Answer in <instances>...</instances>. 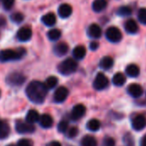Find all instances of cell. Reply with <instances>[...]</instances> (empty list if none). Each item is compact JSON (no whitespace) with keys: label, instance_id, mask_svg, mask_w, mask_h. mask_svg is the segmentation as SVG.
<instances>
[{"label":"cell","instance_id":"obj_41","mask_svg":"<svg viewBox=\"0 0 146 146\" xmlns=\"http://www.w3.org/2000/svg\"><path fill=\"white\" fill-rule=\"evenodd\" d=\"M141 146H146V135L141 140Z\"/></svg>","mask_w":146,"mask_h":146},{"label":"cell","instance_id":"obj_7","mask_svg":"<svg viewBox=\"0 0 146 146\" xmlns=\"http://www.w3.org/2000/svg\"><path fill=\"white\" fill-rule=\"evenodd\" d=\"M109 85V80L103 73H99L97 74L94 81H93V87L98 91H102L105 89Z\"/></svg>","mask_w":146,"mask_h":146},{"label":"cell","instance_id":"obj_42","mask_svg":"<svg viewBox=\"0 0 146 146\" xmlns=\"http://www.w3.org/2000/svg\"><path fill=\"white\" fill-rule=\"evenodd\" d=\"M7 146H15V145H12V144H10V145H7Z\"/></svg>","mask_w":146,"mask_h":146},{"label":"cell","instance_id":"obj_14","mask_svg":"<svg viewBox=\"0 0 146 146\" xmlns=\"http://www.w3.org/2000/svg\"><path fill=\"white\" fill-rule=\"evenodd\" d=\"M73 12L72 6L68 3H62L58 8V15L62 18H68Z\"/></svg>","mask_w":146,"mask_h":146},{"label":"cell","instance_id":"obj_40","mask_svg":"<svg viewBox=\"0 0 146 146\" xmlns=\"http://www.w3.org/2000/svg\"><path fill=\"white\" fill-rule=\"evenodd\" d=\"M46 146H62V145L57 141H52V142L49 143Z\"/></svg>","mask_w":146,"mask_h":146},{"label":"cell","instance_id":"obj_20","mask_svg":"<svg viewBox=\"0 0 146 146\" xmlns=\"http://www.w3.org/2000/svg\"><path fill=\"white\" fill-rule=\"evenodd\" d=\"M139 73H140L139 68L136 64L132 63V64H129L128 66H127V68H126V74L129 77H132V78L138 77Z\"/></svg>","mask_w":146,"mask_h":146},{"label":"cell","instance_id":"obj_39","mask_svg":"<svg viewBox=\"0 0 146 146\" xmlns=\"http://www.w3.org/2000/svg\"><path fill=\"white\" fill-rule=\"evenodd\" d=\"M98 48V43H97V42L93 41V42H92V43L90 44V49H91V50H96Z\"/></svg>","mask_w":146,"mask_h":146},{"label":"cell","instance_id":"obj_2","mask_svg":"<svg viewBox=\"0 0 146 146\" xmlns=\"http://www.w3.org/2000/svg\"><path fill=\"white\" fill-rule=\"evenodd\" d=\"M27 51L24 48L21 47L16 50H3L0 51V62H6L9 61H16L21 59L25 55Z\"/></svg>","mask_w":146,"mask_h":146},{"label":"cell","instance_id":"obj_3","mask_svg":"<svg viewBox=\"0 0 146 146\" xmlns=\"http://www.w3.org/2000/svg\"><path fill=\"white\" fill-rule=\"evenodd\" d=\"M78 68V62L74 58H68L62 61L57 67L58 72L62 75H70Z\"/></svg>","mask_w":146,"mask_h":146},{"label":"cell","instance_id":"obj_12","mask_svg":"<svg viewBox=\"0 0 146 146\" xmlns=\"http://www.w3.org/2000/svg\"><path fill=\"white\" fill-rule=\"evenodd\" d=\"M127 92L131 97H133L134 98H139L143 94V88L140 85L133 83V84H131L128 86Z\"/></svg>","mask_w":146,"mask_h":146},{"label":"cell","instance_id":"obj_27","mask_svg":"<svg viewBox=\"0 0 146 146\" xmlns=\"http://www.w3.org/2000/svg\"><path fill=\"white\" fill-rule=\"evenodd\" d=\"M81 146H97L98 145V142L96 140V139L91 135H86L85 136L80 143Z\"/></svg>","mask_w":146,"mask_h":146},{"label":"cell","instance_id":"obj_5","mask_svg":"<svg viewBox=\"0 0 146 146\" xmlns=\"http://www.w3.org/2000/svg\"><path fill=\"white\" fill-rule=\"evenodd\" d=\"M15 130L21 134H27L33 133L35 131V127L33 124L20 120L15 122Z\"/></svg>","mask_w":146,"mask_h":146},{"label":"cell","instance_id":"obj_25","mask_svg":"<svg viewBox=\"0 0 146 146\" xmlns=\"http://www.w3.org/2000/svg\"><path fill=\"white\" fill-rule=\"evenodd\" d=\"M112 82L116 86H121L126 82V76L122 73H116L113 77Z\"/></svg>","mask_w":146,"mask_h":146},{"label":"cell","instance_id":"obj_26","mask_svg":"<svg viewBox=\"0 0 146 146\" xmlns=\"http://www.w3.org/2000/svg\"><path fill=\"white\" fill-rule=\"evenodd\" d=\"M100 126H101V123L97 119H92L86 124L87 129L90 130L91 132H97V131H98L100 129Z\"/></svg>","mask_w":146,"mask_h":146},{"label":"cell","instance_id":"obj_10","mask_svg":"<svg viewBox=\"0 0 146 146\" xmlns=\"http://www.w3.org/2000/svg\"><path fill=\"white\" fill-rule=\"evenodd\" d=\"M86 107L80 104H76L73 110H72V112H71V118L73 121H78L80 120L81 117H83L86 114Z\"/></svg>","mask_w":146,"mask_h":146},{"label":"cell","instance_id":"obj_9","mask_svg":"<svg viewBox=\"0 0 146 146\" xmlns=\"http://www.w3.org/2000/svg\"><path fill=\"white\" fill-rule=\"evenodd\" d=\"M68 96V90L65 86L58 87L54 93V101L57 104L64 102Z\"/></svg>","mask_w":146,"mask_h":146},{"label":"cell","instance_id":"obj_16","mask_svg":"<svg viewBox=\"0 0 146 146\" xmlns=\"http://www.w3.org/2000/svg\"><path fill=\"white\" fill-rule=\"evenodd\" d=\"M41 21L47 27H53L56 23V17L53 13H47L42 16Z\"/></svg>","mask_w":146,"mask_h":146},{"label":"cell","instance_id":"obj_28","mask_svg":"<svg viewBox=\"0 0 146 146\" xmlns=\"http://www.w3.org/2000/svg\"><path fill=\"white\" fill-rule=\"evenodd\" d=\"M62 36V33L59 29L53 28L47 33V37L50 41H57Z\"/></svg>","mask_w":146,"mask_h":146},{"label":"cell","instance_id":"obj_29","mask_svg":"<svg viewBox=\"0 0 146 146\" xmlns=\"http://www.w3.org/2000/svg\"><path fill=\"white\" fill-rule=\"evenodd\" d=\"M57 83H58V80H57L56 77L50 76V77H48L46 79V80H45V82L44 84V86H46V88L48 90H51V89H53V88H55L56 86Z\"/></svg>","mask_w":146,"mask_h":146},{"label":"cell","instance_id":"obj_13","mask_svg":"<svg viewBox=\"0 0 146 146\" xmlns=\"http://www.w3.org/2000/svg\"><path fill=\"white\" fill-rule=\"evenodd\" d=\"M68 50H69V47H68V44H66L64 42H59L54 46L53 51L57 56H62L68 53Z\"/></svg>","mask_w":146,"mask_h":146},{"label":"cell","instance_id":"obj_38","mask_svg":"<svg viewBox=\"0 0 146 146\" xmlns=\"http://www.w3.org/2000/svg\"><path fill=\"white\" fill-rule=\"evenodd\" d=\"M16 146H33V142L27 139H21L18 141Z\"/></svg>","mask_w":146,"mask_h":146},{"label":"cell","instance_id":"obj_34","mask_svg":"<svg viewBox=\"0 0 146 146\" xmlns=\"http://www.w3.org/2000/svg\"><path fill=\"white\" fill-rule=\"evenodd\" d=\"M79 133V130L76 127H72L68 129V137L70 139H73L74 137H76Z\"/></svg>","mask_w":146,"mask_h":146},{"label":"cell","instance_id":"obj_24","mask_svg":"<svg viewBox=\"0 0 146 146\" xmlns=\"http://www.w3.org/2000/svg\"><path fill=\"white\" fill-rule=\"evenodd\" d=\"M107 7L106 0H94L92 3V9L95 12H101Z\"/></svg>","mask_w":146,"mask_h":146},{"label":"cell","instance_id":"obj_4","mask_svg":"<svg viewBox=\"0 0 146 146\" xmlns=\"http://www.w3.org/2000/svg\"><path fill=\"white\" fill-rule=\"evenodd\" d=\"M105 35H106L107 39L110 42H113V43H117V42L121 41L122 38L121 32L116 27H110L106 30Z\"/></svg>","mask_w":146,"mask_h":146},{"label":"cell","instance_id":"obj_8","mask_svg":"<svg viewBox=\"0 0 146 146\" xmlns=\"http://www.w3.org/2000/svg\"><path fill=\"white\" fill-rule=\"evenodd\" d=\"M33 36V31L29 27H23L18 30L16 33V38L21 42H27L31 39Z\"/></svg>","mask_w":146,"mask_h":146},{"label":"cell","instance_id":"obj_17","mask_svg":"<svg viewBox=\"0 0 146 146\" xmlns=\"http://www.w3.org/2000/svg\"><path fill=\"white\" fill-rule=\"evenodd\" d=\"M38 121L43 128H50L53 125V118L48 114L42 115Z\"/></svg>","mask_w":146,"mask_h":146},{"label":"cell","instance_id":"obj_33","mask_svg":"<svg viewBox=\"0 0 146 146\" xmlns=\"http://www.w3.org/2000/svg\"><path fill=\"white\" fill-rule=\"evenodd\" d=\"M138 18L142 24H146V8H142L139 10Z\"/></svg>","mask_w":146,"mask_h":146},{"label":"cell","instance_id":"obj_19","mask_svg":"<svg viewBox=\"0 0 146 146\" xmlns=\"http://www.w3.org/2000/svg\"><path fill=\"white\" fill-rule=\"evenodd\" d=\"M86 50L83 45H78L73 50V56L75 58V60L83 59L86 56Z\"/></svg>","mask_w":146,"mask_h":146},{"label":"cell","instance_id":"obj_35","mask_svg":"<svg viewBox=\"0 0 146 146\" xmlns=\"http://www.w3.org/2000/svg\"><path fill=\"white\" fill-rule=\"evenodd\" d=\"M102 146H115V141L113 138L106 137L103 141Z\"/></svg>","mask_w":146,"mask_h":146},{"label":"cell","instance_id":"obj_37","mask_svg":"<svg viewBox=\"0 0 146 146\" xmlns=\"http://www.w3.org/2000/svg\"><path fill=\"white\" fill-rule=\"evenodd\" d=\"M124 143L127 146H134V141L130 134H126L124 137Z\"/></svg>","mask_w":146,"mask_h":146},{"label":"cell","instance_id":"obj_18","mask_svg":"<svg viewBox=\"0 0 146 146\" xmlns=\"http://www.w3.org/2000/svg\"><path fill=\"white\" fill-rule=\"evenodd\" d=\"M125 29L128 33L134 34V33H138V31H139L138 23L134 20L130 19V20L127 21V22L125 23Z\"/></svg>","mask_w":146,"mask_h":146},{"label":"cell","instance_id":"obj_11","mask_svg":"<svg viewBox=\"0 0 146 146\" xmlns=\"http://www.w3.org/2000/svg\"><path fill=\"white\" fill-rule=\"evenodd\" d=\"M132 127L136 131H141L146 127V117L143 115L135 116L132 121Z\"/></svg>","mask_w":146,"mask_h":146},{"label":"cell","instance_id":"obj_36","mask_svg":"<svg viewBox=\"0 0 146 146\" xmlns=\"http://www.w3.org/2000/svg\"><path fill=\"white\" fill-rule=\"evenodd\" d=\"M1 2H2L3 8L7 10L10 9L15 3V0H1Z\"/></svg>","mask_w":146,"mask_h":146},{"label":"cell","instance_id":"obj_1","mask_svg":"<svg viewBox=\"0 0 146 146\" xmlns=\"http://www.w3.org/2000/svg\"><path fill=\"white\" fill-rule=\"evenodd\" d=\"M47 92L48 89L46 88L44 84L38 80H33L30 82L26 88V94L28 99L33 104H37L44 103L47 95Z\"/></svg>","mask_w":146,"mask_h":146},{"label":"cell","instance_id":"obj_30","mask_svg":"<svg viewBox=\"0 0 146 146\" xmlns=\"http://www.w3.org/2000/svg\"><path fill=\"white\" fill-rule=\"evenodd\" d=\"M10 20H11L14 23L20 24L21 22L23 21V20H24V15H23L21 13H20V12H16V13H14V14L11 15Z\"/></svg>","mask_w":146,"mask_h":146},{"label":"cell","instance_id":"obj_23","mask_svg":"<svg viewBox=\"0 0 146 146\" xmlns=\"http://www.w3.org/2000/svg\"><path fill=\"white\" fill-rule=\"evenodd\" d=\"M10 132V128L9 125L4 121L0 120V139H6Z\"/></svg>","mask_w":146,"mask_h":146},{"label":"cell","instance_id":"obj_15","mask_svg":"<svg viewBox=\"0 0 146 146\" xmlns=\"http://www.w3.org/2000/svg\"><path fill=\"white\" fill-rule=\"evenodd\" d=\"M87 33H88L89 37H91L92 38H98L102 35V29L98 24L94 23V24L90 25V27H88V30H87Z\"/></svg>","mask_w":146,"mask_h":146},{"label":"cell","instance_id":"obj_43","mask_svg":"<svg viewBox=\"0 0 146 146\" xmlns=\"http://www.w3.org/2000/svg\"><path fill=\"white\" fill-rule=\"evenodd\" d=\"M0 95H1V93H0Z\"/></svg>","mask_w":146,"mask_h":146},{"label":"cell","instance_id":"obj_6","mask_svg":"<svg viewBox=\"0 0 146 146\" xmlns=\"http://www.w3.org/2000/svg\"><path fill=\"white\" fill-rule=\"evenodd\" d=\"M25 80H26L25 76L21 73H12L6 79V82L12 86H21L25 82Z\"/></svg>","mask_w":146,"mask_h":146},{"label":"cell","instance_id":"obj_22","mask_svg":"<svg viewBox=\"0 0 146 146\" xmlns=\"http://www.w3.org/2000/svg\"><path fill=\"white\" fill-rule=\"evenodd\" d=\"M114 65V60L110 56H104L101 59L99 62V66L104 70H109Z\"/></svg>","mask_w":146,"mask_h":146},{"label":"cell","instance_id":"obj_21","mask_svg":"<svg viewBox=\"0 0 146 146\" xmlns=\"http://www.w3.org/2000/svg\"><path fill=\"white\" fill-rule=\"evenodd\" d=\"M39 118H40V116H39L38 112L37 110H30L26 115V121H27L30 124H33V123L38 121Z\"/></svg>","mask_w":146,"mask_h":146},{"label":"cell","instance_id":"obj_32","mask_svg":"<svg viewBox=\"0 0 146 146\" xmlns=\"http://www.w3.org/2000/svg\"><path fill=\"white\" fill-rule=\"evenodd\" d=\"M68 129V123L66 121H61L57 126V130L59 133H65Z\"/></svg>","mask_w":146,"mask_h":146},{"label":"cell","instance_id":"obj_31","mask_svg":"<svg viewBox=\"0 0 146 146\" xmlns=\"http://www.w3.org/2000/svg\"><path fill=\"white\" fill-rule=\"evenodd\" d=\"M117 14L121 16H128L132 14V9L128 6H122L118 9Z\"/></svg>","mask_w":146,"mask_h":146}]
</instances>
